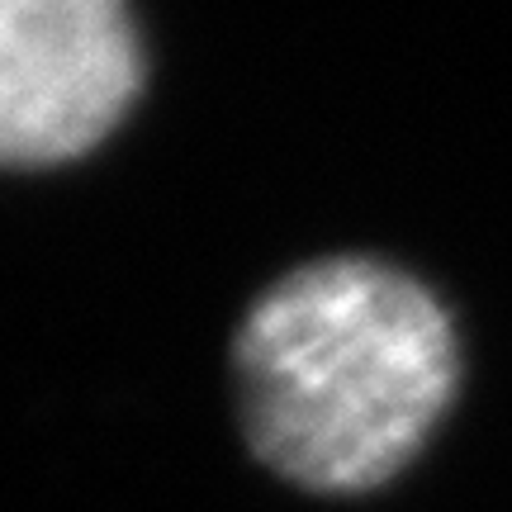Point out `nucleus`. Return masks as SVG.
<instances>
[{
  "label": "nucleus",
  "mask_w": 512,
  "mask_h": 512,
  "mask_svg": "<svg viewBox=\"0 0 512 512\" xmlns=\"http://www.w3.org/2000/svg\"><path fill=\"white\" fill-rule=\"evenodd\" d=\"M233 380L266 470L309 494H370L446 418L460 347L422 280L375 256H323L247 309Z\"/></svg>",
  "instance_id": "1"
},
{
  "label": "nucleus",
  "mask_w": 512,
  "mask_h": 512,
  "mask_svg": "<svg viewBox=\"0 0 512 512\" xmlns=\"http://www.w3.org/2000/svg\"><path fill=\"white\" fill-rule=\"evenodd\" d=\"M143 91L128 0H0V166L100 147Z\"/></svg>",
  "instance_id": "2"
}]
</instances>
